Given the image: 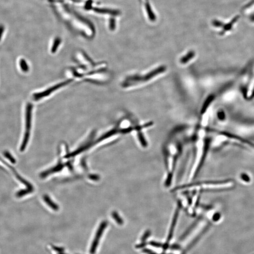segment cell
Segmentation results:
<instances>
[{
  "instance_id": "9a60e30c",
  "label": "cell",
  "mask_w": 254,
  "mask_h": 254,
  "mask_svg": "<svg viewBox=\"0 0 254 254\" xmlns=\"http://www.w3.org/2000/svg\"><path fill=\"white\" fill-rule=\"evenodd\" d=\"M4 155H5V156L8 159H9L12 163H16V160H15L14 157H13L11 155V154L10 153L8 152H5L4 153Z\"/></svg>"
},
{
  "instance_id": "5bb4252c",
  "label": "cell",
  "mask_w": 254,
  "mask_h": 254,
  "mask_svg": "<svg viewBox=\"0 0 254 254\" xmlns=\"http://www.w3.org/2000/svg\"><path fill=\"white\" fill-rule=\"evenodd\" d=\"M112 215L114 220L116 221V223L118 224H120V225H121V224L124 223V220L120 216H119V215L116 212H113L112 213Z\"/></svg>"
},
{
  "instance_id": "4fadbf2b",
  "label": "cell",
  "mask_w": 254,
  "mask_h": 254,
  "mask_svg": "<svg viewBox=\"0 0 254 254\" xmlns=\"http://www.w3.org/2000/svg\"><path fill=\"white\" fill-rule=\"evenodd\" d=\"M19 66L20 69H21L23 72H27L29 70V67L28 66L25 60L21 59L19 61Z\"/></svg>"
},
{
  "instance_id": "6da1fadb",
  "label": "cell",
  "mask_w": 254,
  "mask_h": 254,
  "mask_svg": "<svg viewBox=\"0 0 254 254\" xmlns=\"http://www.w3.org/2000/svg\"><path fill=\"white\" fill-rule=\"evenodd\" d=\"M184 146L181 142L176 141L167 143L163 147L162 155L165 168L164 185L169 188L175 179V173L184 153Z\"/></svg>"
},
{
  "instance_id": "9c48e42d",
  "label": "cell",
  "mask_w": 254,
  "mask_h": 254,
  "mask_svg": "<svg viewBox=\"0 0 254 254\" xmlns=\"http://www.w3.org/2000/svg\"><path fill=\"white\" fill-rule=\"evenodd\" d=\"M239 17V16H236V17H234V18H233V20H232L231 22H230L229 23L227 24H225V25H224L223 27V31L222 32V33H224L225 32L231 30V29H232V28L233 27V25L235 23H236V22L237 21Z\"/></svg>"
},
{
  "instance_id": "52a82bcc",
  "label": "cell",
  "mask_w": 254,
  "mask_h": 254,
  "mask_svg": "<svg viewBox=\"0 0 254 254\" xmlns=\"http://www.w3.org/2000/svg\"><path fill=\"white\" fill-rule=\"evenodd\" d=\"M66 83H67L66 82H66H62V83H61V84H59V85H56V86L54 87H52L51 88H49L48 90L47 89V90H46V91H44V92H41L37 93L34 94L33 95V98L35 100H38V99H40V98H43V97L48 96V95H49L50 93L54 92V90L59 88L60 87H61V86H62L65 85V84H66Z\"/></svg>"
},
{
  "instance_id": "7a4b0ae2",
  "label": "cell",
  "mask_w": 254,
  "mask_h": 254,
  "mask_svg": "<svg viewBox=\"0 0 254 254\" xmlns=\"http://www.w3.org/2000/svg\"><path fill=\"white\" fill-rule=\"evenodd\" d=\"M32 109H33V106L32 104L30 103H28L26 106L25 133H24L21 146L20 147V150L21 152H23L24 149H26L28 142L29 141L31 128V123H32Z\"/></svg>"
},
{
  "instance_id": "ba28073f",
  "label": "cell",
  "mask_w": 254,
  "mask_h": 254,
  "mask_svg": "<svg viewBox=\"0 0 254 254\" xmlns=\"http://www.w3.org/2000/svg\"><path fill=\"white\" fill-rule=\"evenodd\" d=\"M63 167H64V166L62 164H59V165H57L56 167L52 168V169H50L48 171H45L42 174L40 175L42 178H43V177L44 178V177H46L47 175H49V174L52 173L60 171L61 170H62Z\"/></svg>"
},
{
  "instance_id": "e0dca14e",
  "label": "cell",
  "mask_w": 254,
  "mask_h": 254,
  "mask_svg": "<svg viewBox=\"0 0 254 254\" xmlns=\"http://www.w3.org/2000/svg\"><path fill=\"white\" fill-rule=\"evenodd\" d=\"M52 249L54 250L55 251L58 252V253L64 252V250H65L64 248L56 247V246H52Z\"/></svg>"
},
{
  "instance_id": "44dd1931",
  "label": "cell",
  "mask_w": 254,
  "mask_h": 254,
  "mask_svg": "<svg viewBox=\"0 0 254 254\" xmlns=\"http://www.w3.org/2000/svg\"><path fill=\"white\" fill-rule=\"evenodd\" d=\"M179 248V247L177 245H173L172 246V248L174 249H178Z\"/></svg>"
},
{
  "instance_id": "2e32d148",
  "label": "cell",
  "mask_w": 254,
  "mask_h": 254,
  "mask_svg": "<svg viewBox=\"0 0 254 254\" xmlns=\"http://www.w3.org/2000/svg\"><path fill=\"white\" fill-rule=\"evenodd\" d=\"M151 232L149 230H147L145 232L144 235L143 236L142 238V241H146V240L148 238V237L151 235Z\"/></svg>"
},
{
  "instance_id": "3957f363",
  "label": "cell",
  "mask_w": 254,
  "mask_h": 254,
  "mask_svg": "<svg viewBox=\"0 0 254 254\" xmlns=\"http://www.w3.org/2000/svg\"><path fill=\"white\" fill-rule=\"evenodd\" d=\"M183 209H182L181 205L177 201V204H176V205L175 207L174 211L172 222H171L170 229H169V235H168L166 245H167L168 243L169 242V241L171 240V239L172 238L175 228V226L177 225V222H178V219L180 213V212Z\"/></svg>"
},
{
  "instance_id": "8992f818",
  "label": "cell",
  "mask_w": 254,
  "mask_h": 254,
  "mask_svg": "<svg viewBox=\"0 0 254 254\" xmlns=\"http://www.w3.org/2000/svg\"><path fill=\"white\" fill-rule=\"evenodd\" d=\"M166 70V67L165 66H161L159 67L157 69H156L153 71L151 72L150 73H148L145 76L140 77H132L130 79L131 81H146L150 80L151 78L154 77L156 75H159V73L164 72Z\"/></svg>"
},
{
  "instance_id": "30bf717a",
  "label": "cell",
  "mask_w": 254,
  "mask_h": 254,
  "mask_svg": "<svg viewBox=\"0 0 254 254\" xmlns=\"http://www.w3.org/2000/svg\"><path fill=\"white\" fill-rule=\"evenodd\" d=\"M137 137H138V141H139L141 146L144 148L147 147L148 145V143L147 142L143 134L140 131H138V133H137Z\"/></svg>"
},
{
  "instance_id": "5b68a950",
  "label": "cell",
  "mask_w": 254,
  "mask_h": 254,
  "mask_svg": "<svg viewBox=\"0 0 254 254\" xmlns=\"http://www.w3.org/2000/svg\"><path fill=\"white\" fill-rule=\"evenodd\" d=\"M0 162H2V163L4 164V165H6L7 167L8 168H9V169L11 170V171L12 172L14 173V175H15V177L16 178H17V179L18 180V181H20V182H21L22 184H23L24 185H26V187H27V189H28L30 190V191H34V187L33 186V185H32L29 182H27V180L24 179L23 178H22L19 174H18V172L17 171H16L15 170V169L13 168V167H12L7 162H6L4 160V159H2V158L0 157Z\"/></svg>"
},
{
  "instance_id": "603a6c76",
  "label": "cell",
  "mask_w": 254,
  "mask_h": 254,
  "mask_svg": "<svg viewBox=\"0 0 254 254\" xmlns=\"http://www.w3.org/2000/svg\"><path fill=\"white\" fill-rule=\"evenodd\" d=\"M58 254H66V253H64V252H61V253H58Z\"/></svg>"
},
{
  "instance_id": "277c9868",
  "label": "cell",
  "mask_w": 254,
  "mask_h": 254,
  "mask_svg": "<svg viewBox=\"0 0 254 254\" xmlns=\"http://www.w3.org/2000/svg\"><path fill=\"white\" fill-rule=\"evenodd\" d=\"M108 223L106 221H104L100 224L99 228L98 229L95 238L94 239L92 246L90 249V253L91 254H94L96 252L98 244H99V240L101 238L103 233L104 231V229L106 228L108 225Z\"/></svg>"
},
{
  "instance_id": "7c38bea8",
  "label": "cell",
  "mask_w": 254,
  "mask_h": 254,
  "mask_svg": "<svg viewBox=\"0 0 254 254\" xmlns=\"http://www.w3.org/2000/svg\"><path fill=\"white\" fill-rule=\"evenodd\" d=\"M194 56H195V52H193V51H190L185 56H184L183 58L181 59L180 61H181V63L185 64V63H187L188 61H189L190 60L194 58Z\"/></svg>"
},
{
  "instance_id": "ffe728a7",
  "label": "cell",
  "mask_w": 254,
  "mask_h": 254,
  "mask_svg": "<svg viewBox=\"0 0 254 254\" xmlns=\"http://www.w3.org/2000/svg\"><path fill=\"white\" fill-rule=\"evenodd\" d=\"M144 251L145 252V253H147V254H156V253H154V252L151 251L150 250L147 249H145L144 250Z\"/></svg>"
},
{
  "instance_id": "ac0fdd59",
  "label": "cell",
  "mask_w": 254,
  "mask_h": 254,
  "mask_svg": "<svg viewBox=\"0 0 254 254\" xmlns=\"http://www.w3.org/2000/svg\"><path fill=\"white\" fill-rule=\"evenodd\" d=\"M150 245L153 246H154V247H162V244L160 243H157V242H155V241H151L150 243Z\"/></svg>"
},
{
  "instance_id": "8fae6325",
  "label": "cell",
  "mask_w": 254,
  "mask_h": 254,
  "mask_svg": "<svg viewBox=\"0 0 254 254\" xmlns=\"http://www.w3.org/2000/svg\"><path fill=\"white\" fill-rule=\"evenodd\" d=\"M44 200V201L46 202V203L48 204L49 206L50 207L53 209V210H55V211H58L59 209L58 206L55 203H54L52 201V200H50V198H49L48 196L45 195L43 197Z\"/></svg>"
},
{
  "instance_id": "d6986e66",
  "label": "cell",
  "mask_w": 254,
  "mask_h": 254,
  "mask_svg": "<svg viewBox=\"0 0 254 254\" xmlns=\"http://www.w3.org/2000/svg\"><path fill=\"white\" fill-rule=\"evenodd\" d=\"M89 178L91 179L94 180H97L99 179V177L97 175H92L89 177Z\"/></svg>"
},
{
  "instance_id": "7402d4cb",
  "label": "cell",
  "mask_w": 254,
  "mask_h": 254,
  "mask_svg": "<svg viewBox=\"0 0 254 254\" xmlns=\"http://www.w3.org/2000/svg\"><path fill=\"white\" fill-rule=\"evenodd\" d=\"M250 20H251V21L254 22V14L250 17Z\"/></svg>"
}]
</instances>
